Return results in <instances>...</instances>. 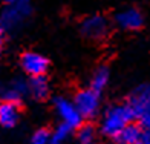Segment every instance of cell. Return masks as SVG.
<instances>
[{
	"label": "cell",
	"mask_w": 150,
	"mask_h": 144,
	"mask_svg": "<svg viewBox=\"0 0 150 144\" xmlns=\"http://www.w3.org/2000/svg\"><path fill=\"white\" fill-rule=\"evenodd\" d=\"M142 22H144V20H142V14L135 8L124 9L117 16V23L122 29H127V31L139 29L142 26Z\"/></svg>",
	"instance_id": "ba28073f"
},
{
	"label": "cell",
	"mask_w": 150,
	"mask_h": 144,
	"mask_svg": "<svg viewBox=\"0 0 150 144\" xmlns=\"http://www.w3.org/2000/svg\"><path fill=\"white\" fill-rule=\"evenodd\" d=\"M127 104L133 113V120L138 121L141 127L150 129V83L136 87Z\"/></svg>",
	"instance_id": "7a4b0ae2"
},
{
	"label": "cell",
	"mask_w": 150,
	"mask_h": 144,
	"mask_svg": "<svg viewBox=\"0 0 150 144\" xmlns=\"http://www.w3.org/2000/svg\"><path fill=\"white\" fill-rule=\"evenodd\" d=\"M31 14L29 0H5L2 22L6 28H16Z\"/></svg>",
	"instance_id": "3957f363"
},
{
	"label": "cell",
	"mask_w": 150,
	"mask_h": 144,
	"mask_svg": "<svg viewBox=\"0 0 150 144\" xmlns=\"http://www.w3.org/2000/svg\"><path fill=\"white\" fill-rule=\"evenodd\" d=\"M141 144H144V143H141Z\"/></svg>",
	"instance_id": "ac0fdd59"
},
{
	"label": "cell",
	"mask_w": 150,
	"mask_h": 144,
	"mask_svg": "<svg viewBox=\"0 0 150 144\" xmlns=\"http://www.w3.org/2000/svg\"><path fill=\"white\" fill-rule=\"evenodd\" d=\"M74 104L77 107L83 120H91L97 116L100 112V94H97L92 89H81L75 94L74 97Z\"/></svg>",
	"instance_id": "277c9868"
},
{
	"label": "cell",
	"mask_w": 150,
	"mask_h": 144,
	"mask_svg": "<svg viewBox=\"0 0 150 144\" xmlns=\"http://www.w3.org/2000/svg\"><path fill=\"white\" fill-rule=\"evenodd\" d=\"M133 121V113L129 104H115L106 109L100 123V130L104 136L117 138L121 130Z\"/></svg>",
	"instance_id": "6da1fadb"
},
{
	"label": "cell",
	"mask_w": 150,
	"mask_h": 144,
	"mask_svg": "<svg viewBox=\"0 0 150 144\" xmlns=\"http://www.w3.org/2000/svg\"><path fill=\"white\" fill-rule=\"evenodd\" d=\"M22 66L26 74H29L31 77H42L47 71V60L37 52H26L22 57Z\"/></svg>",
	"instance_id": "52a82bcc"
},
{
	"label": "cell",
	"mask_w": 150,
	"mask_h": 144,
	"mask_svg": "<svg viewBox=\"0 0 150 144\" xmlns=\"http://www.w3.org/2000/svg\"><path fill=\"white\" fill-rule=\"evenodd\" d=\"M107 81H109V71H107V67L101 66L100 69H97V71H95V74L92 75L91 89H92V91H95L97 94H100L107 86Z\"/></svg>",
	"instance_id": "4fadbf2b"
},
{
	"label": "cell",
	"mask_w": 150,
	"mask_h": 144,
	"mask_svg": "<svg viewBox=\"0 0 150 144\" xmlns=\"http://www.w3.org/2000/svg\"><path fill=\"white\" fill-rule=\"evenodd\" d=\"M54 107L58 113V116L61 118V123L66 126H69L71 129H78L83 124V116L80 115V112L77 111L74 101L67 100L64 97H58L54 101Z\"/></svg>",
	"instance_id": "5b68a950"
},
{
	"label": "cell",
	"mask_w": 150,
	"mask_h": 144,
	"mask_svg": "<svg viewBox=\"0 0 150 144\" xmlns=\"http://www.w3.org/2000/svg\"><path fill=\"white\" fill-rule=\"evenodd\" d=\"M51 132L47 129H38L31 136V144H49Z\"/></svg>",
	"instance_id": "2e32d148"
},
{
	"label": "cell",
	"mask_w": 150,
	"mask_h": 144,
	"mask_svg": "<svg viewBox=\"0 0 150 144\" xmlns=\"http://www.w3.org/2000/svg\"><path fill=\"white\" fill-rule=\"evenodd\" d=\"M28 92L32 95L35 100H43L47 97L49 94V84H47V80L43 77H32L31 81L28 83Z\"/></svg>",
	"instance_id": "8fae6325"
},
{
	"label": "cell",
	"mask_w": 150,
	"mask_h": 144,
	"mask_svg": "<svg viewBox=\"0 0 150 144\" xmlns=\"http://www.w3.org/2000/svg\"><path fill=\"white\" fill-rule=\"evenodd\" d=\"M109 29V23H107V18L103 16H92V17H87L83 23H81V32L84 34L87 38H93V40H98V38H103Z\"/></svg>",
	"instance_id": "8992f818"
},
{
	"label": "cell",
	"mask_w": 150,
	"mask_h": 144,
	"mask_svg": "<svg viewBox=\"0 0 150 144\" xmlns=\"http://www.w3.org/2000/svg\"><path fill=\"white\" fill-rule=\"evenodd\" d=\"M142 136H144V132H142V127L139 124H133L130 123L129 126H126L121 130V133L117 136L118 144H141L142 143Z\"/></svg>",
	"instance_id": "30bf717a"
},
{
	"label": "cell",
	"mask_w": 150,
	"mask_h": 144,
	"mask_svg": "<svg viewBox=\"0 0 150 144\" xmlns=\"http://www.w3.org/2000/svg\"><path fill=\"white\" fill-rule=\"evenodd\" d=\"M2 40H3V31H2V28H0V43H2Z\"/></svg>",
	"instance_id": "e0dca14e"
},
{
	"label": "cell",
	"mask_w": 150,
	"mask_h": 144,
	"mask_svg": "<svg viewBox=\"0 0 150 144\" xmlns=\"http://www.w3.org/2000/svg\"><path fill=\"white\" fill-rule=\"evenodd\" d=\"M20 118V111L17 103L2 101L0 103V126L14 127Z\"/></svg>",
	"instance_id": "9c48e42d"
},
{
	"label": "cell",
	"mask_w": 150,
	"mask_h": 144,
	"mask_svg": "<svg viewBox=\"0 0 150 144\" xmlns=\"http://www.w3.org/2000/svg\"><path fill=\"white\" fill-rule=\"evenodd\" d=\"M71 127L66 126L61 123L60 126L55 127V130L54 132H51V140H49V144H64L67 141V138H69L71 135Z\"/></svg>",
	"instance_id": "5bb4252c"
},
{
	"label": "cell",
	"mask_w": 150,
	"mask_h": 144,
	"mask_svg": "<svg viewBox=\"0 0 150 144\" xmlns=\"http://www.w3.org/2000/svg\"><path fill=\"white\" fill-rule=\"evenodd\" d=\"M28 92V84L22 80H16L8 89L3 92V101H11V103H18L20 98Z\"/></svg>",
	"instance_id": "7c38bea8"
},
{
	"label": "cell",
	"mask_w": 150,
	"mask_h": 144,
	"mask_svg": "<svg viewBox=\"0 0 150 144\" xmlns=\"http://www.w3.org/2000/svg\"><path fill=\"white\" fill-rule=\"evenodd\" d=\"M95 127L92 124H81V127H78L77 132V138L81 144H92L95 140Z\"/></svg>",
	"instance_id": "9a60e30c"
}]
</instances>
